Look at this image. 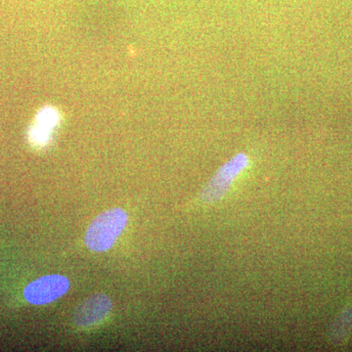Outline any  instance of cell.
Masks as SVG:
<instances>
[{"label": "cell", "instance_id": "6da1fadb", "mask_svg": "<svg viewBox=\"0 0 352 352\" xmlns=\"http://www.w3.org/2000/svg\"><path fill=\"white\" fill-rule=\"evenodd\" d=\"M127 214L122 208H111L102 212L88 227L85 245L96 252L110 249L126 228Z\"/></svg>", "mask_w": 352, "mask_h": 352}, {"label": "cell", "instance_id": "3957f363", "mask_svg": "<svg viewBox=\"0 0 352 352\" xmlns=\"http://www.w3.org/2000/svg\"><path fill=\"white\" fill-rule=\"evenodd\" d=\"M69 287V280L61 275H48L38 278L28 285L24 296L27 302L32 305H43L61 298Z\"/></svg>", "mask_w": 352, "mask_h": 352}, {"label": "cell", "instance_id": "5b68a950", "mask_svg": "<svg viewBox=\"0 0 352 352\" xmlns=\"http://www.w3.org/2000/svg\"><path fill=\"white\" fill-rule=\"evenodd\" d=\"M57 115L51 109L41 111L38 116V124L32 129L31 139L36 144H45L50 138V131L57 122Z\"/></svg>", "mask_w": 352, "mask_h": 352}, {"label": "cell", "instance_id": "277c9868", "mask_svg": "<svg viewBox=\"0 0 352 352\" xmlns=\"http://www.w3.org/2000/svg\"><path fill=\"white\" fill-rule=\"evenodd\" d=\"M112 309V302L104 294L88 296L74 314V322L78 327H90L104 320Z\"/></svg>", "mask_w": 352, "mask_h": 352}, {"label": "cell", "instance_id": "7a4b0ae2", "mask_svg": "<svg viewBox=\"0 0 352 352\" xmlns=\"http://www.w3.org/2000/svg\"><path fill=\"white\" fill-rule=\"evenodd\" d=\"M250 162L249 155L240 152L222 164L201 190L199 196L201 203L214 205L221 201L236 179L249 168Z\"/></svg>", "mask_w": 352, "mask_h": 352}]
</instances>
